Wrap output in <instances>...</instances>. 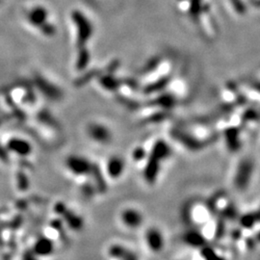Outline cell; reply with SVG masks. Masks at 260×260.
I'll return each mask as SVG.
<instances>
[{
    "label": "cell",
    "instance_id": "1",
    "mask_svg": "<svg viewBox=\"0 0 260 260\" xmlns=\"http://www.w3.org/2000/svg\"><path fill=\"white\" fill-rule=\"evenodd\" d=\"M27 23L36 32L41 34L47 39L55 36L57 26L55 23L54 16L46 5L36 3L30 6L24 13Z\"/></svg>",
    "mask_w": 260,
    "mask_h": 260
},
{
    "label": "cell",
    "instance_id": "2",
    "mask_svg": "<svg viewBox=\"0 0 260 260\" xmlns=\"http://www.w3.org/2000/svg\"><path fill=\"white\" fill-rule=\"evenodd\" d=\"M144 219L142 210L135 206H125L118 214L120 226L128 231L140 229L144 224Z\"/></svg>",
    "mask_w": 260,
    "mask_h": 260
},
{
    "label": "cell",
    "instance_id": "3",
    "mask_svg": "<svg viewBox=\"0 0 260 260\" xmlns=\"http://www.w3.org/2000/svg\"><path fill=\"white\" fill-rule=\"evenodd\" d=\"M143 242L147 252L157 255L165 248V234L158 227H148L143 233Z\"/></svg>",
    "mask_w": 260,
    "mask_h": 260
},
{
    "label": "cell",
    "instance_id": "4",
    "mask_svg": "<svg viewBox=\"0 0 260 260\" xmlns=\"http://www.w3.org/2000/svg\"><path fill=\"white\" fill-rule=\"evenodd\" d=\"M87 135L89 138L98 145H108L111 142L112 133L106 126L98 123H92L88 126Z\"/></svg>",
    "mask_w": 260,
    "mask_h": 260
},
{
    "label": "cell",
    "instance_id": "5",
    "mask_svg": "<svg viewBox=\"0 0 260 260\" xmlns=\"http://www.w3.org/2000/svg\"><path fill=\"white\" fill-rule=\"evenodd\" d=\"M109 260H139L137 256L122 245H111L107 251Z\"/></svg>",
    "mask_w": 260,
    "mask_h": 260
},
{
    "label": "cell",
    "instance_id": "6",
    "mask_svg": "<svg viewBox=\"0 0 260 260\" xmlns=\"http://www.w3.org/2000/svg\"><path fill=\"white\" fill-rule=\"evenodd\" d=\"M124 169V163L119 157H112L106 163V173L111 179H119L122 176Z\"/></svg>",
    "mask_w": 260,
    "mask_h": 260
}]
</instances>
